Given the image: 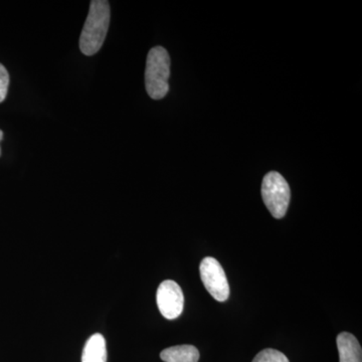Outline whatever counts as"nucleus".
I'll return each instance as SVG.
<instances>
[{
    "label": "nucleus",
    "mask_w": 362,
    "mask_h": 362,
    "mask_svg": "<svg viewBox=\"0 0 362 362\" xmlns=\"http://www.w3.org/2000/svg\"><path fill=\"white\" fill-rule=\"evenodd\" d=\"M110 4L106 0H93L80 37V49L85 56H94L101 49L110 25Z\"/></svg>",
    "instance_id": "1"
},
{
    "label": "nucleus",
    "mask_w": 362,
    "mask_h": 362,
    "mask_svg": "<svg viewBox=\"0 0 362 362\" xmlns=\"http://www.w3.org/2000/svg\"><path fill=\"white\" fill-rule=\"evenodd\" d=\"M170 77V58L164 47L150 49L145 70V87L153 100H161L168 95Z\"/></svg>",
    "instance_id": "2"
},
{
    "label": "nucleus",
    "mask_w": 362,
    "mask_h": 362,
    "mask_svg": "<svg viewBox=\"0 0 362 362\" xmlns=\"http://www.w3.org/2000/svg\"><path fill=\"white\" fill-rule=\"evenodd\" d=\"M262 197L264 204L275 218H284L291 199L289 185L280 173H267L262 183Z\"/></svg>",
    "instance_id": "3"
},
{
    "label": "nucleus",
    "mask_w": 362,
    "mask_h": 362,
    "mask_svg": "<svg viewBox=\"0 0 362 362\" xmlns=\"http://www.w3.org/2000/svg\"><path fill=\"white\" fill-rule=\"evenodd\" d=\"M199 273L204 287L218 302H225L230 296V286L223 267L218 259L206 257L199 266Z\"/></svg>",
    "instance_id": "4"
},
{
    "label": "nucleus",
    "mask_w": 362,
    "mask_h": 362,
    "mask_svg": "<svg viewBox=\"0 0 362 362\" xmlns=\"http://www.w3.org/2000/svg\"><path fill=\"white\" fill-rule=\"evenodd\" d=\"M156 301L161 315L168 320H173L182 313L185 297L180 285L175 281L166 280L159 285Z\"/></svg>",
    "instance_id": "5"
},
{
    "label": "nucleus",
    "mask_w": 362,
    "mask_h": 362,
    "mask_svg": "<svg viewBox=\"0 0 362 362\" xmlns=\"http://www.w3.org/2000/svg\"><path fill=\"white\" fill-rule=\"evenodd\" d=\"M339 362H362V350L354 334L342 332L337 338Z\"/></svg>",
    "instance_id": "6"
},
{
    "label": "nucleus",
    "mask_w": 362,
    "mask_h": 362,
    "mask_svg": "<svg viewBox=\"0 0 362 362\" xmlns=\"http://www.w3.org/2000/svg\"><path fill=\"white\" fill-rule=\"evenodd\" d=\"M160 358L164 362H199V351L194 345H176L162 350Z\"/></svg>",
    "instance_id": "7"
},
{
    "label": "nucleus",
    "mask_w": 362,
    "mask_h": 362,
    "mask_svg": "<svg viewBox=\"0 0 362 362\" xmlns=\"http://www.w3.org/2000/svg\"><path fill=\"white\" fill-rule=\"evenodd\" d=\"M82 362H107L106 340L100 333L92 335L86 342Z\"/></svg>",
    "instance_id": "8"
},
{
    "label": "nucleus",
    "mask_w": 362,
    "mask_h": 362,
    "mask_svg": "<svg viewBox=\"0 0 362 362\" xmlns=\"http://www.w3.org/2000/svg\"><path fill=\"white\" fill-rule=\"evenodd\" d=\"M252 362H290L287 356L279 350L267 349L259 351Z\"/></svg>",
    "instance_id": "9"
},
{
    "label": "nucleus",
    "mask_w": 362,
    "mask_h": 362,
    "mask_svg": "<svg viewBox=\"0 0 362 362\" xmlns=\"http://www.w3.org/2000/svg\"><path fill=\"white\" fill-rule=\"evenodd\" d=\"M9 75L6 66L0 64V103L6 100L8 92Z\"/></svg>",
    "instance_id": "10"
},
{
    "label": "nucleus",
    "mask_w": 362,
    "mask_h": 362,
    "mask_svg": "<svg viewBox=\"0 0 362 362\" xmlns=\"http://www.w3.org/2000/svg\"><path fill=\"white\" fill-rule=\"evenodd\" d=\"M2 138H4V132H2L1 130H0V141H1Z\"/></svg>",
    "instance_id": "11"
},
{
    "label": "nucleus",
    "mask_w": 362,
    "mask_h": 362,
    "mask_svg": "<svg viewBox=\"0 0 362 362\" xmlns=\"http://www.w3.org/2000/svg\"><path fill=\"white\" fill-rule=\"evenodd\" d=\"M0 156H1V150H0Z\"/></svg>",
    "instance_id": "12"
}]
</instances>
